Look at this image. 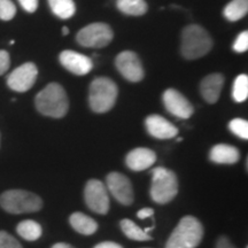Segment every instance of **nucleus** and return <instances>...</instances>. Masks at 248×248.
I'll return each instance as SVG.
<instances>
[{"label":"nucleus","instance_id":"obj_15","mask_svg":"<svg viewBox=\"0 0 248 248\" xmlns=\"http://www.w3.org/2000/svg\"><path fill=\"white\" fill-rule=\"evenodd\" d=\"M156 161V154L154 151L146 147H138L128 153L125 163L129 169L133 171H142L151 168Z\"/></svg>","mask_w":248,"mask_h":248},{"label":"nucleus","instance_id":"obj_25","mask_svg":"<svg viewBox=\"0 0 248 248\" xmlns=\"http://www.w3.org/2000/svg\"><path fill=\"white\" fill-rule=\"evenodd\" d=\"M229 129L233 135L241 139H248V122L244 119H233L229 123Z\"/></svg>","mask_w":248,"mask_h":248},{"label":"nucleus","instance_id":"obj_14","mask_svg":"<svg viewBox=\"0 0 248 248\" xmlns=\"http://www.w3.org/2000/svg\"><path fill=\"white\" fill-rule=\"evenodd\" d=\"M145 125L152 137L157 139H171L178 135V129L171 122L160 115H150Z\"/></svg>","mask_w":248,"mask_h":248},{"label":"nucleus","instance_id":"obj_2","mask_svg":"<svg viewBox=\"0 0 248 248\" xmlns=\"http://www.w3.org/2000/svg\"><path fill=\"white\" fill-rule=\"evenodd\" d=\"M204 234L203 225L193 216H185L173 229L166 248H197Z\"/></svg>","mask_w":248,"mask_h":248},{"label":"nucleus","instance_id":"obj_23","mask_svg":"<svg viewBox=\"0 0 248 248\" xmlns=\"http://www.w3.org/2000/svg\"><path fill=\"white\" fill-rule=\"evenodd\" d=\"M121 229H122L123 233L131 240H137V241H148L152 240L153 238L150 234L146 233L141 228L136 224L135 222L131 221L129 218H124L120 223Z\"/></svg>","mask_w":248,"mask_h":248},{"label":"nucleus","instance_id":"obj_36","mask_svg":"<svg viewBox=\"0 0 248 248\" xmlns=\"http://www.w3.org/2000/svg\"><path fill=\"white\" fill-rule=\"evenodd\" d=\"M0 141H1V135H0Z\"/></svg>","mask_w":248,"mask_h":248},{"label":"nucleus","instance_id":"obj_37","mask_svg":"<svg viewBox=\"0 0 248 248\" xmlns=\"http://www.w3.org/2000/svg\"><path fill=\"white\" fill-rule=\"evenodd\" d=\"M145 248H150V247H145Z\"/></svg>","mask_w":248,"mask_h":248},{"label":"nucleus","instance_id":"obj_27","mask_svg":"<svg viewBox=\"0 0 248 248\" xmlns=\"http://www.w3.org/2000/svg\"><path fill=\"white\" fill-rule=\"evenodd\" d=\"M0 248H22V245L8 232L0 231Z\"/></svg>","mask_w":248,"mask_h":248},{"label":"nucleus","instance_id":"obj_22","mask_svg":"<svg viewBox=\"0 0 248 248\" xmlns=\"http://www.w3.org/2000/svg\"><path fill=\"white\" fill-rule=\"evenodd\" d=\"M116 6L122 13L131 16H140L148 9L145 0H117Z\"/></svg>","mask_w":248,"mask_h":248},{"label":"nucleus","instance_id":"obj_35","mask_svg":"<svg viewBox=\"0 0 248 248\" xmlns=\"http://www.w3.org/2000/svg\"><path fill=\"white\" fill-rule=\"evenodd\" d=\"M62 33H63L64 36L68 35V33H69V29H68L67 27H63V28H62Z\"/></svg>","mask_w":248,"mask_h":248},{"label":"nucleus","instance_id":"obj_34","mask_svg":"<svg viewBox=\"0 0 248 248\" xmlns=\"http://www.w3.org/2000/svg\"><path fill=\"white\" fill-rule=\"evenodd\" d=\"M52 248H75L74 246H71L69 244H64V243H58L55 244Z\"/></svg>","mask_w":248,"mask_h":248},{"label":"nucleus","instance_id":"obj_4","mask_svg":"<svg viewBox=\"0 0 248 248\" xmlns=\"http://www.w3.org/2000/svg\"><path fill=\"white\" fill-rule=\"evenodd\" d=\"M151 198L155 203L166 204L178 193V179L171 170L156 167L152 170Z\"/></svg>","mask_w":248,"mask_h":248},{"label":"nucleus","instance_id":"obj_17","mask_svg":"<svg viewBox=\"0 0 248 248\" xmlns=\"http://www.w3.org/2000/svg\"><path fill=\"white\" fill-rule=\"evenodd\" d=\"M209 159L217 164H234L240 159V152L232 145L218 144L210 150Z\"/></svg>","mask_w":248,"mask_h":248},{"label":"nucleus","instance_id":"obj_6","mask_svg":"<svg viewBox=\"0 0 248 248\" xmlns=\"http://www.w3.org/2000/svg\"><path fill=\"white\" fill-rule=\"evenodd\" d=\"M0 206L5 212L18 215L38 212L43 207V200L32 192L9 190L0 195Z\"/></svg>","mask_w":248,"mask_h":248},{"label":"nucleus","instance_id":"obj_5","mask_svg":"<svg viewBox=\"0 0 248 248\" xmlns=\"http://www.w3.org/2000/svg\"><path fill=\"white\" fill-rule=\"evenodd\" d=\"M117 99V85L108 77H98L90 85L89 104L94 113L102 114L114 107Z\"/></svg>","mask_w":248,"mask_h":248},{"label":"nucleus","instance_id":"obj_30","mask_svg":"<svg viewBox=\"0 0 248 248\" xmlns=\"http://www.w3.org/2000/svg\"><path fill=\"white\" fill-rule=\"evenodd\" d=\"M20 5L28 13H35L38 8L39 0H18Z\"/></svg>","mask_w":248,"mask_h":248},{"label":"nucleus","instance_id":"obj_28","mask_svg":"<svg viewBox=\"0 0 248 248\" xmlns=\"http://www.w3.org/2000/svg\"><path fill=\"white\" fill-rule=\"evenodd\" d=\"M233 49L237 53H244L248 49V32L243 31L233 43Z\"/></svg>","mask_w":248,"mask_h":248},{"label":"nucleus","instance_id":"obj_16","mask_svg":"<svg viewBox=\"0 0 248 248\" xmlns=\"http://www.w3.org/2000/svg\"><path fill=\"white\" fill-rule=\"evenodd\" d=\"M223 85H224V76L222 74H210L201 80V95L208 104H216L221 95Z\"/></svg>","mask_w":248,"mask_h":248},{"label":"nucleus","instance_id":"obj_8","mask_svg":"<svg viewBox=\"0 0 248 248\" xmlns=\"http://www.w3.org/2000/svg\"><path fill=\"white\" fill-rule=\"evenodd\" d=\"M84 199L86 206L92 212L106 215L109 210V197L106 185L98 179H90L84 188Z\"/></svg>","mask_w":248,"mask_h":248},{"label":"nucleus","instance_id":"obj_12","mask_svg":"<svg viewBox=\"0 0 248 248\" xmlns=\"http://www.w3.org/2000/svg\"><path fill=\"white\" fill-rule=\"evenodd\" d=\"M162 100L166 109L178 119L186 120L193 115L194 108L192 104L177 90H166L162 95Z\"/></svg>","mask_w":248,"mask_h":248},{"label":"nucleus","instance_id":"obj_10","mask_svg":"<svg viewBox=\"0 0 248 248\" xmlns=\"http://www.w3.org/2000/svg\"><path fill=\"white\" fill-rule=\"evenodd\" d=\"M115 66L121 73V75L125 79H128L129 82L138 83L145 76L140 59L135 52H121L115 59Z\"/></svg>","mask_w":248,"mask_h":248},{"label":"nucleus","instance_id":"obj_32","mask_svg":"<svg viewBox=\"0 0 248 248\" xmlns=\"http://www.w3.org/2000/svg\"><path fill=\"white\" fill-rule=\"evenodd\" d=\"M153 215H154L153 208H142L140 210H138V213H137V217L140 219L148 218V217H152Z\"/></svg>","mask_w":248,"mask_h":248},{"label":"nucleus","instance_id":"obj_1","mask_svg":"<svg viewBox=\"0 0 248 248\" xmlns=\"http://www.w3.org/2000/svg\"><path fill=\"white\" fill-rule=\"evenodd\" d=\"M37 110L43 115L61 119L67 114L69 100L64 89L58 83H49L35 98Z\"/></svg>","mask_w":248,"mask_h":248},{"label":"nucleus","instance_id":"obj_11","mask_svg":"<svg viewBox=\"0 0 248 248\" xmlns=\"http://www.w3.org/2000/svg\"><path fill=\"white\" fill-rule=\"evenodd\" d=\"M106 187L121 204L130 206L133 202L135 195L130 179L120 172L108 173L106 178Z\"/></svg>","mask_w":248,"mask_h":248},{"label":"nucleus","instance_id":"obj_18","mask_svg":"<svg viewBox=\"0 0 248 248\" xmlns=\"http://www.w3.org/2000/svg\"><path fill=\"white\" fill-rule=\"evenodd\" d=\"M70 225L76 232L84 235H91L98 230V223L85 214L76 212L70 216Z\"/></svg>","mask_w":248,"mask_h":248},{"label":"nucleus","instance_id":"obj_33","mask_svg":"<svg viewBox=\"0 0 248 248\" xmlns=\"http://www.w3.org/2000/svg\"><path fill=\"white\" fill-rule=\"evenodd\" d=\"M94 248H123L120 244L114 243V241H104V243H100L95 245Z\"/></svg>","mask_w":248,"mask_h":248},{"label":"nucleus","instance_id":"obj_3","mask_svg":"<svg viewBox=\"0 0 248 248\" xmlns=\"http://www.w3.org/2000/svg\"><path fill=\"white\" fill-rule=\"evenodd\" d=\"M213 44L212 37L199 24H191L183 30L181 51L185 59L195 60L204 57L209 53Z\"/></svg>","mask_w":248,"mask_h":248},{"label":"nucleus","instance_id":"obj_7","mask_svg":"<svg viewBox=\"0 0 248 248\" xmlns=\"http://www.w3.org/2000/svg\"><path fill=\"white\" fill-rule=\"evenodd\" d=\"M114 38L111 28L106 23H92L82 28L76 35V40L79 45L89 48H102L109 45Z\"/></svg>","mask_w":248,"mask_h":248},{"label":"nucleus","instance_id":"obj_9","mask_svg":"<svg viewBox=\"0 0 248 248\" xmlns=\"http://www.w3.org/2000/svg\"><path fill=\"white\" fill-rule=\"evenodd\" d=\"M38 68L33 62H27L17 67L7 77V85L15 92H27L35 85Z\"/></svg>","mask_w":248,"mask_h":248},{"label":"nucleus","instance_id":"obj_29","mask_svg":"<svg viewBox=\"0 0 248 248\" xmlns=\"http://www.w3.org/2000/svg\"><path fill=\"white\" fill-rule=\"evenodd\" d=\"M9 67H11V57H9L8 52L0 49V76L7 73Z\"/></svg>","mask_w":248,"mask_h":248},{"label":"nucleus","instance_id":"obj_31","mask_svg":"<svg viewBox=\"0 0 248 248\" xmlns=\"http://www.w3.org/2000/svg\"><path fill=\"white\" fill-rule=\"evenodd\" d=\"M215 248H237V247L231 243V240L229 239L228 237H225V235H221V237L218 238V240H217Z\"/></svg>","mask_w":248,"mask_h":248},{"label":"nucleus","instance_id":"obj_26","mask_svg":"<svg viewBox=\"0 0 248 248\" xmlns=\"http://www.w3.org/2000/svg\"><path fill=\"white\" fill-rule=\"evenodd\" d=\"M16 14V6L12 0H0V20L11 21Z\"/></svg>","mask_w":248,"mask_h":248},{"label":"nucleus","instance_id":"obj_21","mask_svg":"<svg viewBox=\"0 0 248 248\" xmlns=\"http://www.w3.org/2000/svg\"><path fill=\"white\" fill-rule=\"evenodd\" d=\"M48 5L55 16L68 20L76 13V5L73 0H48Z\"/></svg>","mask_w":248,"mask_h":248},{"label":"nucleus","instance_id":"obj_24","mask_svg":"<svg viewBox=\"0 0 248 248\" xmlns=\"http://www.w3.org/2000/svg\"><path fill=\"white\" fill-rule=\"evenodd\" d=\"M232 98L237 102H244L248 98V76L241 75L237 76L233 82V88H232Z\"/></svg>","mask_w":248,"mask_h":248},{"label":"nucleus","instance_id":"obj_20","mask_svg":"<svg viewBox=\"0 0 248 248\" xmlns=\"http://www.w3.org/2000/svg\"><path fill=\"white\" fill-rule=\"evenodd\" d=\"M248 12V0H232L224 7L223 14L230 22L239 21L246 16Z\"/></svg>","mask_w":248,"mask_h":248},{"label":"nucleus","instance_id":"obj_19","mask_svg":"<svg viewBox=\"0 0 248 248\" xmlns=\"http://www.w3.org/2000/svg\"><path fill=\"white\" fill-rule=\"evenodd\" d=\"M16 232L24 240L35 241L42 237L43 229L39 223L33 221V219H26V221L18 223L16 226Z\"/></svg>","mask_w":248,"mask_h":248},{"label":"nucleus","instance_id":"obj_13","mask_svg":"<svg viewBox=\"0 0 248 248\" xmlns=\"http://www.w3.org/2000/svg\"><path fill=\"white\" fill-rule=\"evenodd\" d=\"M59 61L68 71L78 76L86 75L93 69V61L91 59L70 49L61 52L59 55Z\"/></svg>","mask_w":248,"mask_h":248}]
</instances>
